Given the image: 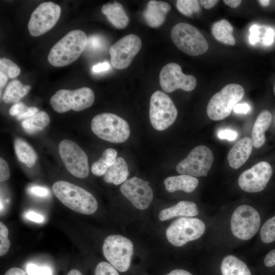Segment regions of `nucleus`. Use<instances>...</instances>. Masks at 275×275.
I'll return each mask as SVG.
<instances>
[{"mask_svg":"<svg viewBox=\"0 0 275 275\" xmlns=\"http://www.w3.org/2000/svg\"><path fill=\"white\" fill-rule=\"evenodd\" d=\"M26 272L28 275H52L49 267L38 266L33 263H29L26 265Z\"/></svg>","mask_w":275,"mask_h":275,"instance_id":"nucleus-35","label":"nucleus"},{"mask_svg":"<svg viewBox=\"0 0 275 275\" xmlns=\"http://www.w3.org/2000/svg\"><path fill=\"white\" fill-rule=\"evenodd\" d=\"M221 270L222 275H252L246 265L233 255H228L223 259Z\"/></svg>","mask_w":275,"mask_h":275,"instance_id":"nucleus-28","label":"nucleus"},{"mask_svg":"<svg viewBox=\"0 0 275 275\" xmlns=\"http://www.w3.org/2000/svg\"><path fill=\"white\" fill-rule=\"evenodd\" d=\"M233 111L237 114H247L251 109L248 103H237L233 107Z\"/></svg>","mask_w":275,"mask_h":275,"instance_id":"nucleus-46","label":"nucleus"},{"mask_svg":"<svg viewBox=\"0 0 275 275\" xmlns=\"http://www.w3.org/2000/svg\"><path fill=\"white\" fill-rule=\"evenodd\" d=\"M164 184L166 190L170 193L182 190L189 193L196 188L199 184V181L195 177L187 175H181L167 178L164 181Z\"/></svg>","mask_w":275,"mask_h":275,"instance_id":"nucleus-23","label":"nucleus"},{"mask_svg":"<svg viewBox=\"0 0 275 275\" xmlns=\"http://www.w3.org/2000/svg\"><path fill=\"white\" fill-rule=\"evenodd\" d=\"M110 68V65L107 62L98 63L92 67V71L95 73H99L107 71Z\"/></svg>","mask_w":275,"mask_h":275,"instance_id":"nucleus-45","label":"nucleus"},{"mask_svg":"<svg viewBox=\"0 0 275 275\" xmlns=\"http://www.w3.org/2000/svg\"><path fill=\"white\" fill-rule=\"evenodd\" d=\"M199 2L203 8L206 9H209L213 8L218 2V1L201 0Z\"/></svg>","mask_w":275,"mask_h":275,"instance_id":"nucleus-50","label":"nucleus"},{"mask_svg":"<svg viewBox=\"0 0 275 275\" xmlns=\"http://www.w3.org/2000/svg\"><path fill=\"white\" fill-rule=\"evenodd\" d=\"M170 9V5L167 2L150 1L144 11L143 16L149 26L158 28L163 23L166 15Z\"/></svg>","mask_w":275,"mask_h":275,"instance_id":"nucleus-19","label":"nucleus"},{"mask_svg":"<svg viewBox=\"0 0 275 275\" xmlns=\"http://www.w3.org/2000/svg\"><path fill=\"white\" fill-rule=\"evenodd\" d=\"M128 175V165L126 161L123 157H119L115 163L108 168L103 175V180L107 183L119 185L127 180Z\"/></svg>","mask_w":275,"mask_h":275,"instance_id":"nucleus-24","label":"nucleus"},{"mask_svg":"<svg viewBox=\"0 0 275 275\" xmlns=\"http://www.w3.org/2000/svg\"><path fill=\"white\" fill-rule=\"evenodd\" d=\"M10 176L9 165L7 161L2 157L0 158V181L7 180Z\"/></svg>","mask_w":275,"mask_h":275,"instance_id":"nucleus-40","label":"nucleus"},{"mask_svg":"<svg viewBox=\"0 0 275 275\" xmlns=\"http://www.w3.org/2000/svg\"><path fill=\"white\" fill-rule=\"evenodd\" d=\"M14 148L18 159L28 167H33L37 159L34 149L24 140L17 138L14 142Z\"/></svg>","mask_w":275,"mask_h":275,"instance_id":"nucleus-27","label":"nucleus"},{"mask_svg":"<svg viewBox=\"0 0 275 275\" xmlns=\"http://www.w3.org/2000/svg\"><path fill=\"white\" fill-rule=\"evenodd\" d=\"M159 84L162 89L167 93L177 89L189 92L196 88L197 80L193 75L184 74L179 64L170 63L161 69L159 74Z\"/></svg>","mask_w":275,"mask_h":275,"instance_id":"nucleus-15","label":"nucleus"},{"mask_svg":"<svg viewBox=\"0 0 275 275\" xmlns=\"http://www.w3.org/2000/svg\"><path fill=\"white\" fill-rule=\"evenodd\" d=\"M205 230V224L200 219L182 217L174 221L167 228L166 237L173 245L181 246L199 238Z\"/></svg>","mask_w":275,"mask_h":275,"instance_id":"nucleus-9","label":"nucleus"},{"mask_svg":"<svg viewBox=\"0 0 275 275\" xmlns=\"http://www.w3.org/2000/svg\"><path fill=\"white\" fill-rule=\"evenodd\" d=\"M259 4L263 7H266L269 5L270 1L269 0H260L258 1Z\"/></svg>","mask_w":275,"mask_h":275,"instance_id":"nucleus-55","label":"nucleus"},{"mask_svg":"<svg viewBox=\"0 0 275 275\" xmlns=\"http://www.w3.org/2000/svg\"><path fill=\"white\" fill-rule=\"evenodd\" d=\"M142 46V41L134 34L127 35L114 43L109 48L112 66L119 70L128 67Z\"/></svg>","mask_w":275,"mask_h":275,"instance_id":"nucleus-14","label":"nucleus"},{"mask_svg":"<svg viewBox=\"0 0 275 275\" xmlns=\"http://www.w3.org/2000/svg\"><path fill=\"white\" fill-rule=\"evenodd\" d=\"M244 95L243 88L237 84H230L215 93L207 106V114L210 119L219 121L228 117L234 106Z\"/></svg>","mask_w":275,"mask_h":275,"instance_id":"nucleus-4","label":"nucleus"},{"mask_svg":"<svg viewBox=\"0 0 275 275\" xmlns=\"http://www.w3.org/2000/svg\"><path fill=\"white\" fill-rule=\"evenodd\" d=\"M0 72L4 73L9 78H14L20 74L21 69L11 60L3 58L0 59Z\"/></svg>","mask_w":275,"mask_h":275,"instance_id":"nucleus-33","label":"nucleus"},{"mask_svg":"<svg viewBox=\"0 0 275 275\" xmlns=\"http://www.w3.org/2000/svg\"><path fill=\"white\" fill-rule=\"evenodd\" d=\"M8 229L2 222H0V256L5 255L9 250L10 241L8 238Z\"/></svg>","mask_w":275,"mask_h":275,"instance_id":"nucleus-34","label":"nucleus"},{"mask_svg":"<svg viewBox=\"0 0 275 275\" xmlns=\"http://www.w3.org/2000/svg\"><path fill=\"white\" fill-rule=\"evenodd\" d=\"M4 275H26V272L18 267H12L8 269Z\"/></svg>","mask_w":275,"mask_h":275,"instance_id":"nucleus-49","label":"nucleus"},{"mask_svg":"<svg viewBox=\"0 0 275 275\" xmlns=\"http://www.w3.org/2000/svg\"><path fill=\"white\" fill-rule=\"evenodd\" d=\"M8 77L6 74L2 72H0V86L1 89L3 88L8 80Z\"/></svg>","mask_w":275,"mask_h":275,"instance_id":"nucleus-53","label":"nucleus"},{"mask_svg":"<svg viewBox=\"0 0 275 275\" xmlns=\"http://www.w3.org/2000/svg\"><path fill=\"white\" fill-rule=\"evenodd\" d=\"M108 168L106 163L100 157L98 160L93 163L91 171L94 175L100 176L105 174Z\"/></svg>","mask_w":275,"mask_h":275,"instance_id":"nucleus-38","label":"nucleus"},{"mask_svg":"<svg viewBox=\"0 0 275 275\" xmlns=\"http://www.w3.org/2000/svg\"><path fill=\"white\" fill-rule=\"evenodd\" d=\"M166 275H193L187 271L183 269H174Z\"/></svg>","mask_w":275,"mask_h":275,"instance_id":"nucleus-52","label":"nucleus"},{"mask_svg":"<svg viewBox=\"0 0 275 275\" xmlns=\"http://www.w3.org/2000/svg\"><path fill=\"white\" fill-rule=\"evenodd\" d=\"M31 88L30 86L22 84L17 79H12L5 90L2 100L7 104L16 103L28 93Z\"/></svg>","mask_w":275,"mask_h":275,"instance_id":"nucleus-26","label":"nucleus"},{"mask_svg":"<svg viewBox=\"0 0 275 275\" xmlns=\"http://www.w3.org/2000/svg\"><path fill=\"white\" fill-rule=\"evenodd\" d=\"M59 152L63 162L71 174L79 178H85L89 175L88 156L76 143L64 140L59 144Z\"/></svg>","mask_w":275,"mask_h":275,"instance_id":"nucleus-12","label":"nucleus"},{"mask_svg":"<svg viewBox=\"0 0 275 275\" xmlns=\"http://www.w3.org/2000/svg\"><path fill=\"white\" fill-rule=\"evenodd\" d=\"M274 36H275V33H274Z\"/></svg>","mask_w":275,"mask_h":275,"instance_id":"nucleus-57","label":"nucleus"},{"mask_svg":"<svg viewBox=\"0 0 275 275\" xmlns=\"http://www.w3.org/2000/svg\"><path fill=\"white\" fill-rule=\"evenodd\" d=\"M91 129L100 139L113 143L126 141L130 132L128 123L112 113H101L95 116L91 121Z\"/></svg>","mask_w":275,"mask_h":275,"instance_id":"nucleus-3","label":"nucleus"},{"mask_svg":"<svg viewBox=\"0 0 275 275\" xmlns=\"http://www.w3.org/2000/svg\"><path fill=\"white\" fill-rule=\"evenodd\" d=\"M61 12V7L53 2L40 4L32 13L28 23L30 35L37 37L49 31L58 21Z\"/></svg>","mask_w":275,"mask_h":275,"instance_id":"nucleus-13","label":"nucleus"},{"mask_svg":"<svg viewBox=\"0 0 275 275\" xmlns=\"http://www.w3.org/2000/svg\"><path fill=\"white\" fill-rule=\"evenodd\" d=\"M49 122L48 115L44 111H39L24 119L21 122V126L26 132L32 134L43 130Z\"/></svg>","mask_w":275,"mask_h":275,"instance_id":"nucleus-29","label":"nucleus"},{"mask_svg":"<svg viewBox=\"0 0 275 275\" xmlns=\"http://www.w3.org/2000/svg\"><path fill=\"white\" fill-rule=\"evenodd\" d=\"M260 234L262 241L265 243L275 241V215L269 218L263 225Z\"/></svg>","mask_w":275,"mask_h":275,"instance_id":"nucleus-31","label":"nucleus"},{"mask_svg":"<svg viewBox=\"0 0 275 275\" xmlns=\"http://www.w3.org/2000/svg\"><path fill=\"white\" fill-rule=\"evenodd\" d=\"M39 112L36 107H28L22 102L13 104L9 109L11 116L15 117L17 119H25L31 117Z\"/></svg>","mask_w":275,"mask_h":275,"instance_id":"nucleus-30","label":"nucleus"},{"mask_svg":"<svg viewBox=\"0 0 275 275\" xmlns=\"http://www.w3.org/2000/svg\"><path fill=\"white\" fill-rule=\"evenodd\" d=\"M67 275H82L80 271L73 269L69 271Z\"/></svg>","mask_w":275,"mask_h":275,"instance_id":"nucleus-54","label":"nucleus"},{"mask_svg":"<svg viewBox=\"0 0 275 275\" xmlns=\"http://www.w3.org/2000/svg\"><path fill=\"white\" fill-rule=\"evenodd\" d=\"M121 193L137 209L145 210L150 205L153 191L148 181L133 177L124 182L120 187Z\"/></svg>","mask_w":275,"mask_h":275,"instance_id":"nucleus-17","label":"nucleus"},{"mask_svg":"<svg viewBox=\"0 0 275 275\" xmlns=\"http://www.w3.org/2000/svg\"><path fill=\"white\" fill-rule=\"evenodd\" d=\"M198 213L195 203L181 201L172 207L162 210L159 213L158 218L160 221H164L177 216H194Z\"/></svg>","mask_w":275,"mask_h":275,"instance_id":"nucleus-20","label":"nucleus"},{"mask_svg":"<svg viewBox=\"0 0 275 275\" xmlns=\"http://www.w3.org/2000/svg\"><path fill=\"white\" fill-rule=\"evenodd\" d=\"M253 143L251 138L245 136L239 140L229 151L227 159L234 169L241 167L249 159L252 152Z\"/></svg>","mask_w":275,"mask_h":275,"instance_id":"nucleus-18","label":"nucleus"},{"mask_svg":"<svg viewBox=\"0 0 275 275\" xmlns=\"http://www.w3.org/2000/svg\"><path fill=\"white\" fill-rule=\"evenodd\" d=\"M274 93L275 94V85H274Z\"/></svg>","mask_w":275,"mask_h":275,"instance_id":"nucleus-56","label":"nucleus"},{"mask_svg":"<svg viewBox=\"0 0 275 275\" xmlns=\"http://www.w3.org/2000/svg\"><path fill=\"white\" fill-rule=\"evenodd\" d=\"M274 35L273 30L271 28H268L263 38V43L265 45H270L273 41V36Z\"/></svg>","mask_w":275,"mask_h":275,"instance_id":"nucleus-48","label":"nucleus"},{"mask_svg":"<svg viewBox=\"0 0 275 275\" xmlns=\"http://www.w3.org/2000/svg\"><path fill=\"white\" fill-rule=\"evenodd\" d=\"M224 2L231 8H235L241 4L242 1L239 0H224Z\"/></svg>","mask_w":275,"mask_h":275,"instance_id":"nucleus-51","label":"nucleus"},{"mask_svg":"<svg viewBox=\"0 0 275 275\" xmlns=\"http://www.w3.org/2000/svg\"><path fill=\"white\" fill-rule=\"evenodd\" d=\"M101 12L117 29H123L128 24L129 18L123 6L117 2L105 4L102 6Z\"/></svg>","mask_w":275,"mask_h":275,"instance_id":"nucleus-21","label":"nucleus"},{"mask_svg":"<svg viewBox=\"0 0 275 275\" xmlns=\"http://www.w3.org/2000/svg\"><path fill=\"white\" fill-rule=\"evenodd\" d=\"M272 174V169L270 164L266 161H260L240 175L238 185L244 191L259 192L265 188Z\"/></svg>","mask_w":275,"mask_h":275,"instance_id":"nucleus-16","label":"nucleus"},{"mask_svg":"<svg viewBox=\"0 0 275 275\" xmlns=\"http://www.w3.org/2000/svg\"><path fill=\"white\" fill-rule=\"evenodd\" d=\"M236 132L230 129L221 130L218 133V136L221 139H226L229 141H233L237 138Z\"/></svg>","mask_w":275,"mask_h":275,"instance_id":"nucleus-43","label":"nucleus"},{"mask_svg":"<svg viewBox=\"0 0 275 275\" xmlns=\"http://www.w3.org/2000/svg\"><path fill=\"white\" fill-rule=\"evenodd\" d=\"M264 263L267 267H271L275 265V249L270 251L266 255Z\"/></svg>","mask_w":275,"mask_h":275,"instance_id":"nucleus-47","label":"nucleus"},{"mask_svg":"<svg viewBox=\"0 0 275 275\" xmlns=\"http://www.w3.org/2000/svg\"><path fill=\"white\" fill-rule=\"evenodd\" d=\"M177 108L170 97L164 92L157 91L150 101L149 118L151 125L156 130H164L176 120Z\"/></svg>","mask_w":275,"mask_h":275,"instance_id":"nucleus-8","label":"nucleus"},{"mask_svg":"<svg viewBox=\"0 0 275 275\" xmlns=\"http://www.w3.org/2000/svg\"><path fill=\"white\" fill-rule=\"evenodd\" d=\"M250 34L249 41L251 44H255L259 40V26L257 24H254L250 28Z\"/></svg>","mask_w":275,"mask_h":275,"instance_id":"nucleus-42","label":"nucleus"},{"mask_svg":"<svg viewBox=\"0 0 275 275\" xmlns=\"http://www.w3.org/2000/svg\"><path fill=\"white\" fill-rule=\"evenodd\" d=\"M54 196L66 207L84 214H92L98 208L95 197L83 188L66 181L56 182L52 187Z\"/></svg>","mask_w":275,"mask_h":275,"instance_id":"nucleus-1","label":"nucleus"},{"mask_svg":"<svg viewBox=\"0 0 275 275\" xmlns=\"http://www.w3.org/2000/svg\"><path fill=\"white\" fill-rule=\"evenodd\" d=\"M84 32L73 30L67 33L51 48L48 56L49 63L55 67H63L76 61L87 45Z\"/></svg>","mask_w":275,"mask_h":275,"instance_id":"nucleus-2","label":"nucleus"},{"mask_svg":"<svg viewBox=\"0 0 275 275\" xmlns=\"http://www.w3.org/2000/svg\"><path fill=\"white\" fill-rule=\"evenodd\" d=\"M260 222V215L255 208L248 205H242L232 215L231 229L236 237L248 240L257 233Z\"/></svg>","mask_w":275,"mask_h":275,"instance_id":"nucleus-10","label":"nucleus"},{"mask_svg":"<svg viewBox=\"0 0 275 275\" xmlns=\"http://www.w3.org/2000/svg\"><path fill=\"white\" fill-rule=\"evenodd\" d=\"M95 275H119L116 269L111 264L102 261L99 263L95 270Z\"/></svg>","mask_w":275,"mask_h":275,"instance_id":"nucleus-36","label":"nucleus"},{"mask_svg":"<svg viewBox=\"0 0 275 275\" xmlns=\"http://www.w3.org/2000/svg\"><path fill=\"white\" fill-rule=\"evenodd\" d=\"M232 25L226 19H223L214 22L211 28V32L214 38L219 42L231 46L236 43L233 35Z\"/></svg>","mask_w":275,"mask_h":275,"instance_id":"nucleus-25","label":"nucleus"},{"mask_svg":"<svg viewBox=\"0 0 275 275\" xmlns=\"http://www.w3.org/2000/svg\"><path fill=\"white\" fill-rule=\"evenodd\" d=\"M25 217L28 219L36 223L42 222L44 219L43 215L33 211L27 212L25 214Z\"/></svg>","mask_w":275,"mask_h":275,"instance_id":"nucleus-44","label":"nucleus"},{"mask_svg":"<svg viewBox=\"0 0 275 275\" xmlns=\"http://www.w3.org/2000/svg\"><path fill=\"white\" fill-rule=\"evenodd\" d=\"M103 254L114 268L125 272L129 268L133 245L127 238L120 235L108 236L102 245Z\"/></svg>","mask_w":275,"mask_h":275,"instance_id":"nucleus-7","label":"nucleus"},{"mask_svg":"<svg viewBox=\"0 0 275 275\" xmlns=\"http://www.w3.org/2000/svg\"><path fill=\"white\" fill-rule=\"evenodd\" d=\"M104 40L100 36L93 35L88 39L87 46L94 50H99L103 48ZM86 46V47H87Z\"/></svg>","mask_w":275,"mask_h":275,"instance_id":"nucleus-37","label":"nucleus"},{"mask_svg":"<svg viewBox=\"0 0 275 275\" xmlns=\"http://www.w3.org/2000/svg\"><path fill=\"white\" fill-rule=\"evenodd\" d=\"M171 36L175 45L188 55L199 56L208 49V43L202 33L188 23L180 22L175 25L172 29Z\"/></svg>","mask_w":275,"mask_h":275,"instance_id":"nucleus-5","label":"nucleus"},{"mask_svg":"<svg viewBox=\"0 0 275 275\" xmlns=\"http://www.w3.org/2000/svg\"><path fill=\"white\" fill-rule=\"evenodd\" d=\"M95 99L93 90L82 87L74 90L61 89L57 91L50 99V104L59 113L70 109L80 111L92 105Z\"/></svg>","mask_w":275,"mask_h":275,"instance_id":"nucleus-6","label":"nucleus"},{"mask_svg":"<svg viewBox=\"0 0 275 275\" xmlns=\"http://www.w3.org/2000/svg\"><path fill=\"white\" fill-rule=\"evenodd\" d=\"M176 8L180 13L187 16L198 13L201 10L200 2L197 0H178Z\"/></svg>","mask_w":275,"mask_h":275,"instance_id":"nucleus-32","label":"nucleus"},{"mask_svg":"<svg viewBox=\"0 0 275 275\" xmlns=\"http://www.w3.org/2000/svg\"><path fill=\"white\" fill-rule=\"evenodd\" d=\"M214 159L211 150L207 146L199 145L194 148L186 157L179 162L176 169L182 175L193 177L206 176Z\"/></svg>","mask_w":275,"mask_h":275,"instance_id":"nucleus-11","label":"nucleus"},{"mask_svg":"<svg viewBox=\"0 0 275 275\" xmlns=\"http://www.w3.org/2000/svg\"><path fill=\"white\" fill-rule=\"evenodd\" d=\"M29 191L31 194L41 197L47 196L49 194V190L47 188L40 186H31L29 188Z\"/></svg>","mask_w":275,"mask_h":275,"instance_id":"nucleus-41","label":"nucleus"},{"mask_svg":"<svg viewBox=\"0 0 275 275\" xmlns=\"http://www.w3.org/2000/svg\"><path fill=\"white\" fill-rule=\"evenodd\" d=\"M117 152L113 148H107L102 153L101 158L106 162L109 168L113 165L117 159Z\"/></svg>","mask_w":275,"mask_h":275,"instance_id":"nucleus-39","label":"nucleus"},{"mask_svg":"<svg viewBox=\"0 0 275 275\" xmlns=\"http://www.w3.org/2000/svg\"><path fill=\"white\" fill-rule=\"evenodd\" d=\"M271 120V114L267 110L262 111L258 116L252 133V140L255 148H260L264 144L266 140L265 133L268 129Z\"/></svg>","mask_w":275,"mask_h":275,"instance_id":"nucleus-22","label":"nucleus"}]
</instances>
